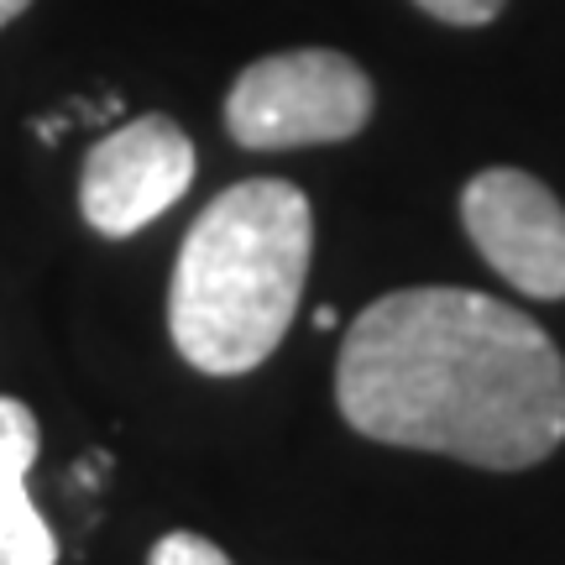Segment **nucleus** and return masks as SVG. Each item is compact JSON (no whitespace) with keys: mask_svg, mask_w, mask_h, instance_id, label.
<instances>
[{"mask_svg":"<svg viewBox=\"0 0 565 565\" xmlns=\"http://www.w3.org/2000/svg\"><path fill=\"white\" fill-rule=\"evenodd\" d=\"M315 246V215L294 183L246 179L210 200L183 236L168 330L183 362L236 377L278 351L299 309Z\"/></svg>","mask_w":565,"mask_h":565,"instance_id":"nucleus-2","label":"nucleus"},{"mask_svg":"<svg viewBox=\"0 0 565 565\" xmlns=\"http://www.w3.org/2000/svg\"><path fill=\"white\" fill-rule=\"evenodd\" d=\"M335 398L366 440L524 471L565 440V362L540 324L471 288H404L351 324Z\"/></svg>","mask_w":565,"mask_h":565,"instance_id":"nucleus-1","label":"nucleus"},{"mask_svg":"<svg viewBox=\"0 0 565 565\" xmlns=\"http://www.w3.org/2000/svg\"><path fill=\"white\" fill-rule=\"evenodd\" d=\"M38 461V419L17 398H0V565H58V540L26 492Z\"/></svg>","mask_w":565,"mask_h":565,"instance_id":"nucleus-6","label":"nucleus"},{"mask_svg":"<svg viewBox=\"0 0 565 565\" xmlns=\"http://www.w3.org/2000/svg\"><path fill=\"white\" fill-rule=\"evenodd\" d=\"M372 116V84L345 53L299 47L242 68L225 95V131L252 152L356 137Z\"/></svg>","mask_w":565,"mask_h":565,"instance_id":"nucleus-3","label":"nucleus"},{"mask_svg":"<svg viewBox=\"0 0 565 565\" xmlns=\"http://www.w3.org/2000/svg\"><path fill=\"white\" fill-rule=\"evenodd\" d=\"M26 6H32V0H0V26H6V21H17Z\"/></svg>","mask_w":565,"mask_h":565,"instance_id":"nucleus-9","label":"nucleus"},{"mask_svg":"<svg viewBox=\"0 0 565 565\" xmlns=\"http://www.w3.org/2000/svg\"><path fill=\"white\" fill-rule=\"evenodd\" d=\"M147 565H231V555H225L221 545H210L204 534L179 529V534H162L158 545H152Z\"/></svg>","mask_w":565,"mask_h":565,"instance_id":"nucleus-7","label":"nucleus"},{"mask_svg":"<svg viewBox=\"0 0 565 565\" xmlns=\"http://www.w3.org/2000/svg\"><path fill=\"white\" fill-rule=\"evenodd\" d=\"M194 183V141L168 116H137L116 126L79 173V210L100 236H131L152 225L162 210L189 194Z\"/></svg>","mask_w":565,"mask_h":565,"instance_id":"nucleus-4","label":"nucleus"},{"mask_svg":"<svg viewBox=\"0 0 565 565\" xmlns=\"http://www.w3.org/2000/svg\"><path fill=\"white\" fill-rule=\"evenodd\" d=\"M315 324H320V330H330V324H341V309H330V303H324L320 315H315Z\"/></svg>","mask_w":565,"mask_h":565,"instance_id":"nucleus-10","label":"nucleus"},{"mask_svg":"<svg viewBox=\"0 0 565 565\" xmlns=\"http://www.w3.org/2000/svg\"><path fill=\"white\" fill-rule=\"evenodd\" d=\"M466 236L529 299H565V210L534 173L487 168L461 194Z\"/></svg>","mask_w":565,"mask_h":565,"instance_id":"nucleus-5","label":"nucleus"},{"mask_svg":"<svg viewBox=\"0 0 565 565\" xmlns=\"http://www.w3.org/2000/svg\"><path fill=\"white\" fill-rule=\"evenodd\" d=\"M419 6L429 11V17L450 21V26H487L508 0H419Z\"/></svg>","mask_w":565,"mask_h":565,"instance_id":"nucleus-8","label":"nucleus"}]
</instances>
